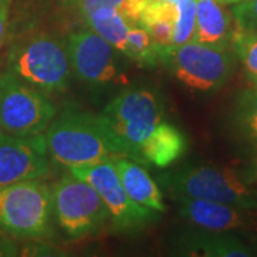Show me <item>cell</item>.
Instances as JSON below:
<instances>
[{
	"instance_id": "7402d4cb",
	"label": "cell",
	"mask_w": 257,
	"mask_h": 257,
	"mask_svg": "<svg viewBox=\"0 0 257 257\" xmlns=\"http://www.w3.org/2000/svg\"><path fill=\"white\" fill-rule=\"evenodd\" d=\"M176 5H177V19H176L175 33H173V49L194 40L196 15H197V0H182Z\"/></svg>"
},
{
	"instance_id": "ffe728a7",
	"label": "cell",
	"mask_w": 257,
	"mask_h": 257,
	"mask_svg": "<svg viewBox=\"0 0 257 257\" xmlns=\"http://www.w3.org/2000/svg\"><path fill=\"white\" fill-rule=\"evenodd\" d=\"M69 3L82 18L100 8H114L124 15L132 26H139V19L147 0H69Z\"/></svg>"
},
{
	"instance_id": "4316f807",
	"label": "cell",
	"mask_w": 257,
	"mask_h": 257,
	"mask_svg": "<svg viewBox=\"0 0 257 257\" xmlns=\"http://www.w3.org/2000/svg\"><path fill=\"white\" fill-rule=\"evenodd\" d=\"M219 3L221 5H236V3H239L241 0H217Z\"/></svg>"
},
{
	"instance_id": "8fae6325",
	"label": "cell",
	"mask_w": 257,
	"mask_h": 257,
	"mask_svg": "<svg viewBox=\"0 0 257 257\" xmlns=\"http://www.w3.org/2000/svg\"><path fill=\"white\" fill-rule=\"evenodd\" d=\"M46 139L0 132V186L43 179L50 172Z\"/></svg>"
},
{
	"instance_id": "7c38bea8",
	"label": "cell",
	"mask_w": 257,
	"mask_h": 257,
	"mask_svg": "<svg viewBox=\"0 0 257 257\" xmlns=\"http://www.w3.org/2000/svg\"><path fill=\"white\" fill-rule=\"evenodd\" d=\"M180 216L204 231H229L246 226V216L230 204L193 197H176Z\"/></svg>"
},
{
	"instance_id": "4fadbf2b",
	"label": "cell",
	"mask_w": 257,
	"mask_h": 257,
	"mask_svg": "<svg viewBox=\"0 0 257 257\" xmlns=\"http://www.w3.org/2000/svg\"><path fill=\"white\" fill-rule=\"evenodd\" d=\"M186 152V139L179 128L160 121L138 150L139 162L167 167Z\"/></svg>"
},
{
	"instance_id": "5b68a950",
	"label": "cell",
	"mask_w": 257,
	"mask_h": 257,
	"mask_svg": "<svg viewBox=\"0 0 257 257\" xmlns=\"http://www.w3.org/2000/svg\"><path fill=\"white\" fill-rule=\"evenodd\" d=\"M160 60L190 90L214 92L223 87L234 69V57L227 46L189 42L170 49Z\"/></svg>"
},
{
	"instance_id": "5bb4252c",
	"label": "cell",
	"mask_w": 257,
	"mask_h": 257,
	"mask_svg": "<svg viewBox=\"0 0 257 257\" xmlns=\"http://www.w3.org/2000/svg\"><path fill=\"white\" fill-rule=\"evenodd\" d=\"M113 163L117 170L120 182L133 202L156 213L166 210L163 197L156 182L142 166L127 160V157L116 159Z\"/></svg>"
},
{
	"instance_id": "9a60e30c",
	"label": "cell",
	"mask_w": 257,
	"mask_h": 257,
	"mask_svg": "<svg viewBox=\"0 0 257 257\" xmlns=\"http://www.w3.org/2000/svg\"><path fill=\"white\" fill-rule=\"evenodd\" d=\"M177 5L165 0H147L146 6L139 19V26L146 30L156 47L159 60L173 49Z\"/></svg>"
},
{
	"instance_id": "9c48e42d",
	"label": "cell",
	"mask_w": 257,
	"mask_h": 257,
	"mask_svg": "<svg viewBox=\"0 0 257 257\" xmlns=\"http://www.w3.org/2000/svg\"><path fill=\"white\" fill-rule=\"evenodd\" d=\"M69 172L92 184L109 209L110 219L117 229L136 230L156 219V211L140 206L130 199L120 182L113 160L93 165L69 167Z\"/></svg>"
},
{
	"instance_id": "484cf974",
	"label": "cell",
	"mask_w": 257,
	"mask_h": 257,
	"mask_svg": "<svg viewBox=\"0 0 257 257\" xmlns=\"http://www.w3.org/2000/svg\"><path fill=\"white\" fill-rule=\"evenodd\" d=\"M19 248L13 240H9L0 230V257L18 256Z\"/></svg>"
},
{
	"instance_id": "d4e9b609",
	"label": "cell",
	"mask_w": 257,
	"mask_h": 257,
	"mask_svg": "<svg viewBox=\"0 0 257 257\" xmlns=\"http://www.w3.org/2000/svg\"><path fill=\"white\" fill-rule=\"evenodd\" d=\"M12 5H13V0H0V49L5 45L6 36H8Z\"/></svg>"
},
{
	"instance_id": "52a82bcc",
	"label": "cell",
	"mask_w": 257,
	"mask_h": 257,
	"mask_svg": "<svg viewBox=\"0 0 257 257\" xmlns=\"http://www.w3.org/2000/svg\"><path fill=\"white\" fill-rule=\"evenodd\" d=\"M55 116V104L46 93L8 70L0 73V132L15 136L42 135Z\"/></svg>"
},
{
	"instance_id": "ba28073f",
	"label": "cell",
	"mask_w": 257,
	"mask_h": 257,
	"mask_svg": "<svg viewBox=\"0 0 257 257\" xmlns=\"http://www.w3.org/2000/svg\"><path fill=\"white\" fill-rule=\"evenodd\" d=\"M103 114L127 146L130 159L138 160L140 145L163 121L165 106L159 92L150 87H135L116 96Z\"/></svg>"
},
{
	"instance_id": "83f0119b",
	"label": "cell",
	"mask_w": 257,
	"mask_h": 257,
	"mask_svg": "<svg viewBox=\"0 0 257 257\" xmlns=\"http://www.w3.org/2000/svg\"><path fill=\"white\" fill-rule=\"evenodd\" d=\"M254 177H256V182H257V155H256V159H254Z\"/></svg>"
},
{
	"instance_id": "e0dca14e",
	"label": "cell",
	"mask_w": 257,
	"mask_h": 257,
	"mask_svg": "<svg viewBox=\"0 0 257 257\" xmlns=\"http://www.w3.org/2000/svg\"><path fill=\"white\" fill-rule=\"evenodd\" d=\"M233 30L231 16L221 8V3L217 0H197L194 42L229 46Z\"/></svg>"
},
{
	"instance_id": "8992f818",
	"label": "cell",
	"mask_w": 257,
	"mask_h": 257,
	"mask_svg": "<svg viewBox=\"0 0 257 257\" xmlns=\"http://www.w3.org/2000/svg\"><path fill=\"white\" fill-rule=\"evenodd\" d=\"M52 196L56 220L70 239L97 233L110 217L96 189L70 172L53 186Z\"/></svg>"
},
{
	"instance_id": "30bf717a",
	"label": "cell",
	"mask_w": 257,
	"mask_h": 257,
	"mask_svg": "<svg viewBox=\"0 0 257 257\" xmlns=\"http://www.w3.org/2000/svg\"><path fill=\"white\" fill-rule=\"evenodd\" d=\"M66 43L73 73L82 82L93 86L121 82L119 50L94 30L72 32Z\"/></svg>"
},
{
	"instance_id": "6da1fadb",
	"label": "cell",
	"mask_w": 257,
	"mask_h": 257,
	"mask_svg": "<svg viewBox=\"0 0 257 257\" xmlns=\"http://www.w3.org/2000/svg\"><path fill=\"white\" fill-rule=\"evenodd\" d=\"M45 139L50 157L66 167L130 159L127 146L104 114L64 110L50 123Z\"/></svg>"
},
{
	"instance_id": "cb8c5ba5",
	"label": "cell",
	"mask_w": 257,
	"mask_h": 257,
	"mask_svg": "<svg viewBox=\"0 0 257 257\" xmlns=\"http://www.w3.org/2000/svg\"><path fill=\"white\" fill-rule=\"evenodd\" d=\"M237 30L257 32V0H241L233 8Z\"/></svg>"
},
{
	"instance_id": "2e32d148",
	"label": "cell",
	"mask_w": 257,
	"mask_h": 257,
	"mask_svg": "<svg viewBox=\"0 0 257 257\" xmlns=\"http://www.w3.org/2000/svg\"><path fill=\"white\" fill-rule=\"evenodd\" d=\"M179 251L189 256L206 257H248L251 250L237 237L224 231L190 234L179 241Z\"/></svg>"
},
{
	"instance_id": "ac0fdd59",
	"label": "cell",
	"mask_w": 257,
	"mask_h": 257,
	"mask_svg": "<svg viewBox=\"0 0 257 257\" xmlns=\"http://www.w3.org/2000/svg\"><path fill=\"white\" fill-rule=\"evenodd\" d=\"M83 19L89 28L123 53L132 25L119 9L100 8L90 12Z\"/></svg>"
},
{
	"instance_id": "d6986e66",
	"label": "cell",
	"mask_w": 257,
	"mask_h": 257,
	"mask_svg": "<svg viewBox=\"0 0 257 257\" xmlns=\"http://www.w3.org/2000/svg\"><path fill=\"white\" fill-rule=\"evenodd\" d=\"M123 55L143 67H155L159 60L156 47L142 26L130 28Z\"/></svg>"
},
{
	"instance_id": "7a4b0ae2",
	"label": "cell",
	"mask_w": 257,
	"mask_h": 257,
	"mask_svg": "<svg viewBox=\"0 0 257 257\" xmlns=\"http://www.w3.org/2000/svg\"><path fill=\"white\" fill-rule=\"evenodd\" d=\"M6 69L46 94L64 92L73 72L67 43L50 33L20 37L8 52Z\"/></svg>"
},
{
	"instance_id": "f1b7e54d",
	"label": "cell",
	"mask_w": 257,
	"mask_h": 257,
	"mask_svg": "<svg viewBox=\"0 0 257 257\" xmlns=\"http://www.w3.org/2000/svg\"><path fill=\"white\" fill-rule=\"evenodd\" d=\"M165 2H170V3H179V2H182V0H165Z\"/></svg>"
},
{
	"instance_id": "44dd1931",
	"label": "cell",
	"mask_w": 257,
	"mask_h": 257,
	"mask_svg": "<svg viewBox=\"0 0 257 257\" xmlns=\"http://www.w3.org/2000/svg\"><path fill=\"white\" fill-rule=\"evenodd\" d=\"M231 43L236 55L246 69L248 79L257 84V32L234 29Z\"/></svg>"
},
{
	"instance_id": "3957f363",
	"label": "cell",
	"mask_w": 257,
	"mask_h": 257,
	"mask_svg": "<svg viewBox=\"0 0 257 257\" xmlns=\"http://www.w3.org/2000/svg\"><path fill=\"white\" fill-rule=\"evenodd\" d=\"M53 196L47 184L36 180L0 186V230L18 239L52 236Z\"/></svg>"
},
{
	"instance_id": "277c9868",
	"label": "cell",
	"mask_w": 257,
	"mask_h": 257,
	"mask_svg": "<svg viewBox=\"0 0 257 257\" xmlns=\"http://www.w3.org/2000/svg\"><path fill=\"white\" fill-rule=\"evenodd\" d=\"M173 197H193L219 202L240 210L257 209V193L233 170L221 166H186L160 177Z\"/></svg>"
},
{
	"instance_id": "603a6c76",
	"label": "cell",
	"mask_w": 257,
	"mask_h": 257,
	"mask_svg": "<svg viewBox=\"0 0 257 257\" xmlns=\"http://www.w3.org/2000/svg\"><path fill=\"white\" fill-rule=\"evenodd\" d=\"M237 120L244 135L257 142V89L241 94L237 103Z\"/></svg>"
}]
</instances>
